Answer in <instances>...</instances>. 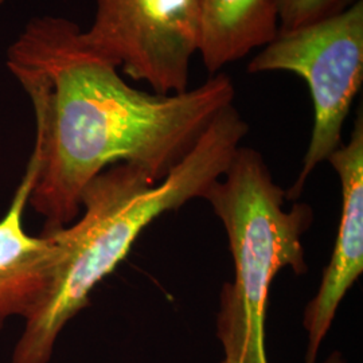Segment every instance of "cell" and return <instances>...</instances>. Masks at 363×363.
Returning <instances> with one entry per match:
<instances>
[{
  "instance_id": "cell-1",
  "label": "cell",
  "mask_w": 363,
  "mask_h": 363,
  "mask_svg": "<svg viewBox=\"0 0 363 363\" xmlns=\"http://www.w3.org/2000/svg\"><path fill=\"white\" fill-rule=\"evenodd\" d=\"M7 66L35 111L28 202L46 218V232L77 220L85 187L111 166L127 163L166 179L235 94L223 73L178 94L132 88L86 46L77 25L54 16L28 22Z\"/></svg>"
},
{
  "instance_id": "cell-2",
  "label": "cell",
  "mask_w": 363,
  "mask_h": 363,
  "mask_svg": "<svg viewBox=\"0 0 363 363\" xmlns=\"http://www.w3.org/2000/svg\"><path fill=\"white\" fill-rule=\"evenodd\" d=\"M247 132V121L229 105L166 179L152 181L143 169L127 163L94 177L81 196L84 214L77 222L46 232L54 244L50 280L26 319L11 363H49L60 333L89 304L93 288L127 257L151 222L203 198L225 174Z\"/></svg>"
},
{
  "instance_id": "cell-3",
  "label": "cell",
  "mask_w": 363,
  "mask_h": 363,
  "mask_svg": "<svg viewBox=\"0 0 363 363\" xmlns=\"http://www.w3.org/2000/svg\"><path fill=\"white\" fill-rule=\"evenodd\" d=\"M206 199L220 218L233 256V283L220 298L217 337L223 363H268L267 303L276 274L284 268L307 272L301 237L313 220L308 205L286 210V193L273 181L259 151L238 147Z\"/></svg>"
},
{
  "instance_id": "cell-4",
  "label": "cell",
  "mask_w": 363,
  "mask_h": 363,
  "mask_svg": "<svg viewBox=\"0 0 363 363\" xmlns=\"http://www.w3.org/2000/svg\"><path fill=\"white\" fill-rule=\"evenodd\" d=\"M247 72H289L303 78L311 93V140L298 181L286 193V199L294 201L312 171L342 145L345 120L362 88L363 0L311 25L279 31Z\"/></svg>"
},
{
  "instance_id": "cell-5",
  "label": "cell",
  "mask_w": 363,
  "mask_h": 363,
  "mask_svg": "<svg viewBox=\"0 0 363 363\" xmlns=\"http://www.w3.org/2000/svg\"><path fill=\"white\" fill-rule=\"evenodd\" d=\"M201 0H96L86 46L156 94L189 91L199 52Z\"/></svg>"
},
{
  "instance_id": "cell-6",
  "label": "cell",
  "mask_w": 363,
  "mask_h": 363,
  "mask_svg": "<svg viewBox=\"0 0 363 363\" xmlns=\"http://www.w3.org/2000/svg\"><path fill=\"white\" fill-rule=\"evenodd\" d=\"M340 179L342 217L322 283L304 311L308 335L306 363H315L337 308L363 272V117L354 121L350 140L327 159Z\"/></svg>"
},
{
  "instance_id": "cell-7",
  "label": "cell",
  "mask_w": 363,
  "mask_h": 363,
  "mask_svg": "<svg viewBox=\"0 0 363 363\" xmlns=\"http://www.w3.org/2000/svg\"><path fill=\"white\" fill-rule=\"evenodd\" d=\"M34 182L35 169L28 164L11 206L0 220V328L10 316L27 319L37 308L50 280L52 235L31 237L23 229V211Z\"/></svg>"
},
{
  "instance_id": "cell-8",
  "label": "cell",
  "mask_w": 363,
  "mask_h": 363,
  "mask_svg": "<svg viewBox=\"0 0 363 363\" xmlns=\"http://www.w3.org/2000/svg\"><path fill=\"white\" fill-rule=\"evenodd\" d=\"M199 54L210 76L279 34L277 0H201Z\"/></svg>"
},
{
  "instance_id": "cell-9",
  "label": "cell",
  "mask_w": 363,
  "mask_h": 363,
  "mask_svg": "<svg viewBox=\"0 0 363 363\" xmlns=\"http://www.w3.org/2000/svg\"><path fill=\"white\" fill-rule=\"evenodd\" d=\"M279 31H289L322 21L350 6V0H277Z\"/></svg>"
},
{
  "instance_id": "cell-10",
  "label": "cell",
  "mask_w": 363,
  "mask_h": 363,
  "mask_svg": "<svg viewBox=\"0 0 363 363\" xmlns=\"http://www.w3.org/2000/svg\"><path fill=\"white\" fill-rule=\"evenodd\" d=\"M325 363H346L345 362V359H343V357H342V354L340 352H333L328 358H327V361Z\"/></svg>"
},
{
  "instance_id": "cell-11",
  "label": "cell",
  "mask_w": 363,
  "mask_h": 363,
  "mask_svg": "<svg viewBox=\"0 0 363 363\" xmlns=\"http://www.w3.org/2000/svg\"><path fill=\"white\" fill-rule=\"evenodd\" d=\"M220 363H223V362H220Z\"/></svg>"
}]
</instances>
